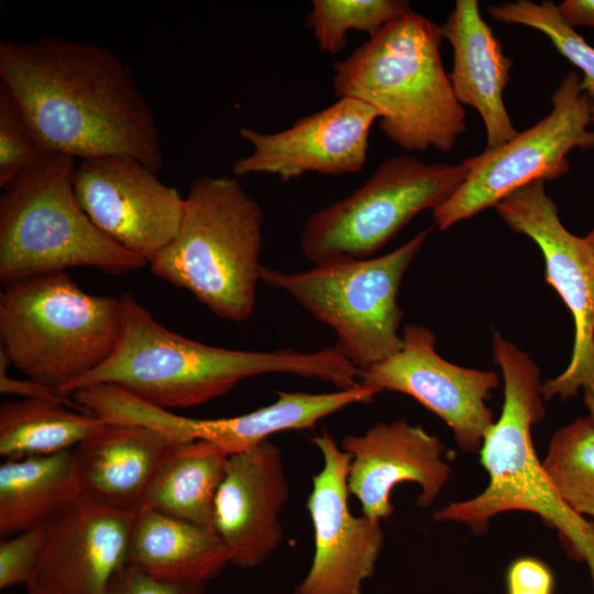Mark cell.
<instances>
[{
    "label": "cell",
    "instance_id": "obj_10",
    "mask_svg": "<svg viewBox=\"0 0 594 594\" xmlns=\"http://www.w3.org/2000/svg\"><path fill=\"white\" fill-rule=\"evenodd\" d=\"M581 77L569 73L551 96V112L509 142L469 157L470 170L460 188L432 211L447 230L495 207L514 190L535 180H554L569 168L566 155L575 147H594L591 100Z\"/></svg>",
    "mask_w": 594,
    "mask_h": 594
},
{
    "label": "cell",
    "instance_id": "obj_26",
    "mask_svg": "<svg viewBox=\"0 0 594 594\" xmlns=\"http://www.w3.org/2000/svg\"><path fill=\"white\" fill-rule=\"evenodd\" d=\"M542 466L564 503L594 519V417L587 415L558 429Z\"/></svg>",
    "mask_w": 594,
    "mask_h": 594
},
{
    "label": "cell",
    "instance_id": "obj_33",
    "mask_svg": "<svg viewBox=\"0 0 594 594\" xmlns=\"http://www.w3.org/2000/svg\"><path fill=\"white\" fill-rule=\"evenodd\" d=\"M11 365L8 356L0 350V392L21 396L22 398L52 399L70 405L69 400L62 396L55 388L34 381L32 378L18 380L8 374Z\"/></svg>",
    "mask_w": 594,
    "mask_h": 594
},
{
    "label": "cell",
    "instance_id": "obj_13",
    "mask_svg": "<svg viewBox=\"0 0 594 594\" xmlns=\"http://www.w3.org/2000/svg\"><path fill=\"white\" fill-rule=\"evenodd\" d=\"M402 341L396 353L360 371V384L413 397L446 422L462 451L479 452L495 421L486 402L499 384L498 374L444 360L424 326L407 323Z\"/></svg>",
    "mask_w": 594,
    "mask_h": 594
},
{
    "label": "cell",
    "instance_id": "obj_14",
    "mask_svg": "<svg viewBox=\"0 0 594 594\" xmlns=\"http://www.w3.org/2000/svg\"><path fill=\"white\" fill-rule=\"evenodd\" d=\"M322 457V468L312 476L306 508L314 529L311 565L293 594H362L383 547L381 520L349 506L348 475L351 455L328 431L311 439Z\"/></svg>",
    "mask_w": 594,
    "mask_h": 594
},
{
    "label": "cell",
    "instance_id": "obj_29",
    "mask_svg": "<svg viewBox=\"0 0 594 594\" xmlns=\"http://www.w3.org/2000/svg\"><path fill=\"white\" fill-rule=\"evenodd\" d=\"M46 154L15 98L0 82V188Z\"/></svg>",
    "mask_w": 594,
    "mask_h": 594
},
{
    "label": "cell",
    "instance_id": "obj_12",
    "mask_svg": "<svg viewBox=\"0 0 594 594\" xmlns=\"http://www.w3.org/2000/svg\"><path fill=\"white\" fill-rule=\"evenodd\" d=\"M84 408L106 424L136 425L177 442L207 441L229 455L250 451L274 433L315 427L321 419L363 400L358 387L330 393L277 392L274 403L244 415L197 419L150 404L112 384L88 386Z\"/></svg>",
    "mask_w": 594,
    "mask_h": 594
},
{
    "label": "cell",
    "instance_id": "obj_16",
    "mask_svg": "<svg viewBox=\"0 0 594 594\" xmlns=\"http://www.w3.org/2000/svg\"><path fill=\"white\" fill-rule=\"evenodd\" d=\"M381 118L372 106L340 97L331 106L299 118L289 128L264 133L249 127L240 136L253 151L233 163L234 176L270 174L288 182L306 173L340 176L359 173L366 161L370 132Z\"/></svg>",
    "mask_w": 594,
    "mask_h": 594
},
{
    "label": "cell",
    "instance_id": "obj_32",
    "mask_svg": "<svg viewBox=\"0 0 594 594\" xmlns=\"http://www.w3.org/2000/svg\"><path fill=\"white\" fill-rule=\"evenodd\" d=\"M505 588L506 594H554V573L538 558L519 557L507 566Z\"/></svg>",
    "mask_w": 594,
    "mask_h": 594
},
{
    "label": "cell",
    "instance_id": "obj_18",
    "mask_svg": "<svg viewBox=\"0 0 594 594\" xmlns=\"http://www.w3.org/2000/svg\"><path fill=\"white\" fill-rule=\"evenodd\" d=\"M289 494L283 453L275 443L266 440L229 457L215 499L213 527L231 564L255 568L279 547L280 513Z\"/></svg>",
    "mask_w": 594,
    "mask_h": 594
},
{
    "label": "cell",
    "instance_id": "obj_1",
    "mask_svg": "<svg viewBox=\"0 0 594 594\" xmlns=\"http://www.w3.org/2000/svg\"><path fill=\"white\" fill-rule=\"evenodd\" d=\"M0 79L47 154L122 155L155 172L163 167L154 110L110 48L54 35L1 38Z\"/></svg>",
    "mask_w": 594,
    "mask_h": 594
},
{
    "label": "cell",
    "instance_id": "obj_19",
    "mask_svg": "<svg viewBox=\"0 0 594 594\" xmlns=\"http://www.w3.org/2000/svg\"><path fill=\"white\" fill-rule=\"evenodd\" d=\"M135 515L82 494L69 501L46 524L38 581L63 594H101L128 564Z\"/></svg>",
    "mask_w": 594,
    "mask_h": 594
},
{
    "label": "cell",
    "instance_id": "obj_17",
    "mask_svg": "<svg viewBox=\"0 0 594 594\" xmlns=\"http://www.w3.org/2000/svg\"><path fill=\"white\" fill-rule=\"evenodd\" d=\"M341 448L351 455L350 494L362 514L377 520L394 512L393 490L403 483L420 487L416 504L431 506L448 483L452 469L443 460L444 444L436 435L405 419L377 422L360 435H346Z\"/></svg>",
    "mask_w": 594,
    "mask_h": 594
},
{
    "label": "cell",
    "instance_id": "obj_4",
    "mask_svg": "<svg viewBox=\"0 0 594 594\" xmlns=\"http://www.w3.org/2000/svg\"><path fill=\"white\" fill-rule=\"evenodd\" d=\"M441 26L411 11L333 65L336 95L359 99L381 131L405 151L450 152L466 130L441 58Z\"/></svg>",
    "mask_w": 594,
    "mask_h": 594
},
{
    "label": "cell",
    "instance_id": "obj_30",
    "mask_svg": "<svg viewBox=\"0 0 594 594\" xmlns=\"http://www.w3.org/2000/svg\"><path fill=\"white\" fill-rule=\"evenodd\" d=\"M47 536L46 524L18 535L2 538L0 542V588L24 585L38 581V566Z\"/></svg>",
    "mask_w": 594,
    "mask_h": 594
},
{
    "label": "cell",
    "instance_id": "obj_8",
    "mask_svg": "<svg viewBox=\"0 0 594 594\" xmlns=\"http://www.w3.org/2000/svg\"><path fill=\"white\" fill-rule=\"evenodd\" d=\"M430 231L428 228L418 232L381 256L315 264L296 273L263 265L260 277L330 327L337 337L334 348L362 371L402 346L398 331L404 314L397 295L407 268Z\"/></svg>",
    "mask_w": 594,
    "mask_h": 594
},
{
    "label": "cell",
    "instance_id": "obj_21",
    "mask_svg": "<svg viewBox=\"0 0 594 594\" xmlns=\"http://www.w3.org/2000/svg\"><path fill=\"white\" fill-rule=\"evenodd\" d=\"M440 26L453 50L449 79L455 98L480 113L487 148L504 145L518 134L503 97L510 80L512 59L482 18L477 0H458Z\"/></svg>",
    "mask_w": 594,
    "mask_h": 594
},
{
    "label": "cell",
    "instance_id": "obj_3",
    "mask_svg": "<svg viewBox=\"0 0 594 594\" xmlns=\"http://www.w3.org/2000/svg\"><path fill=\"white\" fill-rule=\"evenodd\" d=\"M492 343L493 360L502 371L504 403L479 451L488 482L474 497L435 512L433 519L461 522L482 535L498 514H535L557 530L570 559L586 563L594 594V519L578 515L564 503L532 442L531 428L546 415L540 371L525 351L498 331L493 332Z\"/></svg>",
    "mask_w": 594,
    "mask_h": 594
},
{
    "label": "cell",
    "instance_id": "obj_25",
    "mask_svg": "<svg viewBox=\"0 0 594 594\" xmlns=\"http://www.w3.org/2000/svg\"><path fill=\"white\" fill-rule=\"evenodd\" d=\"M65 403L22 398L0 405V455L6 460L73 450L106 422Z\"/></svg>",
    "mask_w": 594,
    "mask_h": 594
},
{
    "label": "cell",
    "instance_id": "obj_7",
    "mask_svg": "<svg viewBox=\"0 0 594 594\" xmlns=\"http://www.w3.org/2000/svg\"><path fill=\"white\" fill-rule=\"evenodd\" d=\"M74 156L48 153L1 189L0 280L72 267H96L120 275L148 263L105 234L90 220L74 190Z\"/></svg>",
    "mask_w": 594,
    "mask_h": 594
},
{
    "label": "cell",
    "instance_id": "obj_34",
    "mask_svg": "<svg viewBox=\"0 0 594 594\" xmlns=\"http://www.w3.org/2000/svg\"><path fill=\"white\" fill-rule=\"evenodd\" d=\"M557 7L571 26L594 28V0H565Z\"/></svg>",
    "mask_w": 594,
    "mask_h": 594
},
{
    "label": "cell",
    "instance_id": "obj_27",
    "mask_svg": "<svg viewBox=\"0 0 594 594\" xmlns=\"http://www.w3.org/2000/svg\"><path fill=\"white\" fill-rule=\"evenodd\" d=\"M411 11L404 0H314L306 24L320 51L338 54L346 45L350 30L365 32L370 38Z\"/></svg>",
    "mask_w": 594,
    "mask_h": 594
},
{
    "label": "cell",
    "instance_id": "obj_5",
    "mask_svg": "<svg viewBox=\"0 0 594 594\" xmlns=\"http://www.w3.org/2000/svg\"><path fill=\"white\" fill-rule=\"evenodd\" d=\"M264 215L235 177L195 178L174 239L150 263L153 274L190 292L218 317L242 322L255 308Z\"/></svg>",
    "mask_w": 594,
    "mask_h": 594
},
{
    "label": "cell",
    "instance_id": "obj_2",
    "mask_svg": "<svg viewBox=\"0 0 594 594\" xmlns=\"http://www.w3.org/2000/svg\"><path fill=\"white\" fill-rule=\"evenodd\" d=\"M119 301L121 328L112 354L75 383L68 397L85 386L112 384L170 410L202 405L263 374L318 378L338 389L359 383V369L334 346L312 352L213 346L167 329L130 293Z\"/></svg>",
    "mask_w": 594,
    "mask_h": 594
},
{
    "label": "cell",
    "instance_id": "obj_9",
    "mask_svg": "<svg viewBox=\"0 0 594 594\" xmlns=\"http://www.w3.org/2000/svg\"><path fill=\"white\" fill-rule=\"evenodd\" d=\"M469 170L468 158L429 164L409 155L391 157L349 196L307 219L300 250L314 264L370 258L416 215L446 202Z\"/></svg>",
    "mask_w": 594,
    "mask_h": 594
},
{
    "label": "cell",
    "instance_id": "obj_23",
    "mask_svg": "<svg viewBox=\"0 0 594 594\" xmlns=\"http://www.w3.org/2000/svg\"><path fill=\"white\" fill-rule=\"evenodd\" d=\"M229 457L207 441L178 443L155 472L140 510H156L215 531L213 505Z\"/></svg>",
    "mask_w": 594,
    "mask_h": 594
},
{
    "label": "cell",
    "instance_id": "obj_11",
    "mask_svg": "<svg viewBox=\"0 0 594 594\" xmlns=\"http://www.w3.org/2000/svg\"><path fill=\"white\" fill-rule=\"evenodd\" d=\"M494 208L512 230L538 245L544 260L546 282L573 317L570 362L560 375L542 383V397L565 400L582 389L588 415L594 417V264L583 239L568 231L560 221L558 208L546 193L544 180L521 186Z\"/></svg>",
    "mask_w": 594,
    "mask_h": 594
},
{
    "label": "cell",
    "instance_id": "obj_28",
    "mask_svg": "<svg viewBox=\"0 0 594 594\" xmlns=\"http://www.w3.org/2000/svg\"><path fill=\"white\" fill-rule=\"evenodd\" d=\"M487 11L497 22L520 24L543 33L582 72L581 89L594 98V47L560 15L557 4L548 0L539 3L517 0L492 6Z\"/></svg>",
    "mask_w": 594,
    "mask_h": 594
},
{
    "label": "cell",
    "instance_id": "obj_35",
    "mask_svg": "<svg viewBox=\"0 0 594 594\" xmlns=\"http://www.w3.org/2000/svg\"><path fill=\"white\" fill-rule=\"evenodd\" d=\"M26 594H63L54 586L43 582L37 581L35 584L26 587Z\"/></svg>",
    "mask_w": 594,
    "mask_h": 594
},
{
    "label": "cell",
    "instance_id": "obj_37",
    "mask_svg": "<svg viewBox=\"0 0 594 594\" xmlns=\"http://www.w3.org/2000/svg\"><path fill=\"white\" fill-rule=\"evenodd\" d=\"M590 100H591V108H592V124L594 125V98H590Z\"/></svg>",
    "mask_w": 594,
    "mask_h": 594
},
{
    "label": "cell",
    "instance_id": "obj_22",
    "mask_svg": "<svg viewBox=\"0 0 594 594\" xmlns=\"http://www.w3.org/2000/svg\"><path fill=\"white\" fill-rule=\"evenodd\" d=\"M229 563L215 531L156 510L136 513L128 565L164 581L205 585Z\"/></svg>",
    "mask_w": 594,
    "mask_h": 594
},
{
    "label": "cell",
    "instance_id": "obj_15",
    "mask_svg": "<svg viewBox=\"0 0 594 594\" xmlns=\"http://www.w3.org/2000/svg\"><path fill=\"white\" fill-rule=\"evenodd\" d=\"M73 183L97 228L148 264L178 231L185 197L133 157L80 158Z\"/></svg>",
    "mask_w": 594,
    "mask_h": 594
},
{
    "label": "cell",
    "instance_id": "obj_6",
    "mask_svg": "<svg viewBox=\"0 0 594 594\" xmlns=\"http://www.w3.org/2000/svg\"><path fill=\"white\" fill-rule=\"evenodd\" d=\"M120 328L119 297L88 294L66 272L15 280L0 294V350L66 398L110 358Z\"/></svg>",
    "mask_w": 594,
    "mask_h": 594
},
{
    "label": "cell",
    "instance_id": "obj_31",
    "mask_svg": "<svg viewBox=\"0 0 594 594\" xmlns=\"http://www.w3.org/2000/svg\"><path fill=\"white\" fill-rule=\"evenodd\" d=\"M101 594H205V585L164 581L127 564Z\"/></svg>",
    "mask_w": 594,
    "mask_h": 594
},
{
    "label": "cell",
    "instance_id": "obj_20",
    "mask_svg": "<svg viewBox=\"0 0 594 594\" xmlns=\"http://www.w3.org/2000/svg\"><path fill=\"white\" fill-rule=\"evenodd\" d=\"M178 443L148 427L106 424L72 450L80 494L138 513L155 472Z\"/></svg>",
    "mask_w": 594,
    "mask_h": 594
},
{
    "label": "cell",
    "instance_id": "obj_24",
    "mask_svg": "<svg viewBox=\"0 0 594 594\" xmlns=\"http://www.w3.org/2000/svg\"><path fill=\"white\" fill-rule=\"evenodd\" d=\"M78 495L72 450L6 460L0 465L1 538L47 524Z\"/></svg>",
    "mask_w": 594,
    "mask_h": 594
},
{
    "label": "cell",
    "instance_id": "obj_36",
    "mask_svg": "<svg viewBox=\"0 0 594 594\" xmlns=\"http://www.w3.org/2000/svg\"><path fill=\"white\" fill-rule=\"evenodd\" d=\"M582 239L586 248V251L594 264V228L590 231V233L586 237Z\"/></svg>",
    "mask_w": 594,
    "mask_h": 594
}]
</instances>
